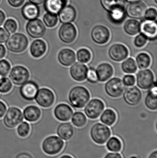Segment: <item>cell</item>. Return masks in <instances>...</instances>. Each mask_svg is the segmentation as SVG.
<instances>
[{
	"label": "cell",
	"instance_id": "cell-1",
	"mask_svg": "<svg viewBox=\"0 0 157 158\" xmlns=\"http://www.w3.org/2000/svg\"><path fill=\"white\" fill-rule=\"evenodd\" d=\"M101 5L110 14L111 19L116 23L121 22L125 17V0H100Z\"/></svg>",
	"mask_w": 157,
	"mask_h": 158
},
{
	"label": "cell",
	"instance_id": "cell-2",
	"mask_svg": "<svg viewBox=\"0 0 157 158\" xmlns=\"http://www.w3.org/2000/svg\"><path fill=\"white\" fill-rule=\"evenodd\" d=\"M90 98V94L88 90L81 85H77L72 88L68 95L70 104L75 108H83Z\"/></svg>",
	"mask_w": 157,
	"mask_h": 158
},
{
	"label": "cell",
	"instance_id": "cell-3",
	"mask_svg": "<svg viewBox=\"0 0 157 158\" xmlns=\"http://www.w3.org/2000/svg\"><path fill=\"white\" fill-rule=\"evenodd\" d=\"M6 49L14 53H20L26 51L29 45L27 37L21 33H16L6 42Z\"/></svg>",
	"mask_w": 157,
	"mask_h": 158
},
{
	"label": "cell",
	"instance_id": "cell-4",
	"mask_svg": "<svg viewBox=\"0 0 157 158\" xmlns=\"http://www.w3.org/2000/svg\"><path fill=\"white\" fill-rule=\"evenodd\" d=\"M64 142L60 137L55 135H49L43 140L41 148L47 155L54 156L58 155L64 147Z\"/></svg>",
	"mask_w": 157,
	"mask_h": 158
},
{
	"label": "cell",
	"instance_id": "cell-5",
	"mask_svg": "<svg viewBox=\"0 0 157 158\" xmlns=\"http://www.w3.org/2000/svg\"><path fill=\"white\" fill-rule=\"evenodd\" d=\"M111 135L108 127L100 123L94 124L90 130V136L93 141L98 144L106 143Z\"/></svg>",
	"mask_w": 157,
	"mask_h": 158
},
{
	"label": "cell",
	"instance_id": "cell-6",
	"mask_svg": "<svg viewBox=\"0 0 157 158\" xmlns=\"http://www.w3.org/2000/svg\"><path fill=\"white\" fill-rule=\"evenodd\" d=\"M4 115L3 123L6 127L9 129L16 128L24 120L21 110L15 107L9 108Z\"/></svg>",
	"mask_w": 157,
	"mask_h": 158
},
{
	"label": "cell",
	"instance_id": "cell-7",
	"mask_svg": "<svg viewBox=\"0 0 157 158\" xmlns=\"http://www.w3.org/2000/svg\"><path fill=\"white\" fill-rule=\"evenodd\" d=\"M126 86L121 79L114 77L107 82L105 90L108 95L113 98H117L122 95L126 89Z\"/></svg>",
	"mask_w": 157,
	"mask_h": 158
},
{
	"label": "cell",
	"instance_id": "cell-8",
	"mask_svg": "<svg viewBox=\"0 0 157 158\" xmlns=\"http://www.w3.org/2000/svg\"><path fill=\"white\" fill-rule=\"evenodd\" d=\"M86 105L84 108V113L88 118L91 119L98 118L105 108L103 101L98 98L91 99Z\"/></svg>",
	"mask_w": 157,
	"mask_h": 158
},
{
	"label": "cell",
	"instance_id": "cell-9",
	"mask_svg": "<svg viewBox=\"0 0 157 158\" xmlns=\"http://www.w3.org/2000/svg\"><path fill=\"white\" fill-rule=\"evenodd\" d=\"M155 82V76L150 69H142L136 75V83L140 89L144 90L151 89Z\"/></svg>",
	"mask_w": 157,
	"mask_h": 158
},
{
	"label": "cell",
	"instance_id": "cell-10",
	"mask_svg": "<svg viewBox=\"0 0 157 158\" xmlns=\"http://www.w3.org/2000/svg\"><path fill=\"white\" fill-rule=\"evenodd\" d=\"M9 77L14 84L20 85L28 81L30 74L27 69L25 67L18 65L12 68Z\"/></svg>",
	"mask_w": 157,
	"mask_h": 158
},
{
	"label": "cell",
	"instance_id": "cell-11",
	"mask_svg": "<svg viewBox=\"0 0 157 158\" xmlns=\"http://www.w3.org/2000/svg\"><path fill=\"white\" fill-rule=\"evenodd\" d=\"M29 36L33 39L42 38L46 32V27L41 19H35L29 20L26 26Z\"/></svg>",
	"mask_w": 157,
	"mask_h": 158
},
{
	"label": "cell",
	"instance_id": "cell-12",
	"mask_svg": "<svg viewBox=\"0 0 157 158\" xmlns=\"http://www.w3.org/2000/svg\"><path fill=\"white\" fill-rule=\"evenodd\" d=\"M59 38L62 42L71 44L77 37V30L74 25L70 23H65L61 26L58 32Z\"/></svg>",
	"mask_w": 157,
	"mask_h": 158
},
{
	"label": "cell",
	"instance_id": "cell-13",
	"mask_svg": "<svg viewBox=\"0 0 157 158\" xmlns=\"http://www.w3.org/2000/svg\"><path fill=\"white\" fill-rule=\"evenodd\" d=\"M35 99L39 106L43 108H49L53 105L55 95L50 89L42 88L38 91Z\"/></svg>",
	"mask_w": 157,
	"mask_h": 158
},
{
	"label": "cell",
	"instance_id": "cell-14",
	"mask_svg": "<svg viewBox=\"0 0 157 158\" xmlns=\"http://www.w3.org/2000/svg\"><path fill=\"white\" fill-rule=\"evenodd\" d=\"M110 36L109 30L102 25L94 27L91 32V37L93 41L100 45L107 44L109 40Z\"/></svg>",
	"mask_w": 157,
	"mask_h": 158
},
{
	"label": "cell",
	"instance_id": "cell-15",
	"mask_svg": "<svg viewBox=\"0 0 157 158\" xmlns=\"http://www.w3.org/2000/svg\"><path fill=\"white\" fill-rule=\"evenodd\" d=\"M128 48L121 44H112L108 50L110 58L115 62H120L126 59L129 56Z\"/></svg>",
	"mask_w": 157,
	"mask_h": 158
},
{
	"label": "cell",
	"instance_id": "cell-16",
	"mask_svg": "<svg viewBox=\"0 0 157 158\" xmlns=\"http://www.w3.org/2000/svg\"><path fill=\"white\" fill-rule=\"evenodd\" d=\"M38 90L37 84L34 81H29L22 85L19 88V93L23 99L30 101L35 99Z\"/></svg>",
	"mask_w": 157,
	"mask_h": 158
},
{
	"label": "cell",
	"instance_id": "cell-17",
	"mask_svg": "<svg viewBox=\"0 0 157 158\" xmlns=\"http://www.w3.org/2000/svg\"><path fill=\"white\" fill-rule=\"evenodd\" d=\"M123 98L128 105L135 106L141 102L142 93L140 89L136 86H132L126 89L123 93Z\"/></svg>",
	"mask_w": 157,
	"mask_h": 158
},
{
	"label": "cell",
	"instance_id": "cell-18",
	"mask_svg": "<svg viewBox=\"0 0 157 158\" xmlns=\"http://www.w3.org/2000/svg\"><path fill=\"white\" fill-rule=\"evenodd\" d=\"M147 10L146 5L140 1L129 4L126 8V11L130 17L139 19L145 16Z\"/></svg>",
	"mask_w": 157,
	"mask_h": 158
},
{
	"label": "cell",
	"instance_id": "cell-19",
	"mask_svg": "<svg viewBox=\"0 0 157 158\" xmlns=\"http://www.w3.org/2000/svg\"><path fill=\"white\" fill-rule=\"evenodd\" d=\"M140 31L148 40L154 41L157 39V26L153 20H144L140 24Z\"/></svg>",
	"mask_w": 157,
	"mask_h": 158
},
{
	"label": "cell",
	"instance_id": "cell-20",
	"mask_svg": "<svg viewBox=\"0 0 157 158\" xmlns=\"http://www.w3.org/2000/svg\"><path fill=\"white\" fill-rule=\"evenodd\" d=\"M88 68L85 64L76 62L72 65L70 69V74L72 78L78 82H82L86 79Z\"/></svg>",
	"mask_w": 157,
	"mask_h": 158
},
{
	"label": "cell",
	"instance_id": "cell-21",
	"mask_svg": "<svg viewBox=\"0 0 157 158\" xmlns=\"http://www.w3.org/2000/svg\"><path fill=\"white\" fill-rule=\"evenodd\" d=\"M53 113L54 117L58 120L66 122L71 119L73 114V111L69 105L62 103L55 107Z\"/></svg>",
	"mask_w": 157,
	"mask_h": 158
},
{
	"label": "cell",
	"instance_id": "cell-22",
	"mask_svg": "<svg viewBox=\"0 0 157 158\" xmlns=\"http://www.w3.org/2000/svg\"><path fill=\"white\" fill-rule=\"evenodd\" d=\"M58 60L59 63L64 66H70L76 62V55L74 51L72 49L64 48L58 53Z\"/></svg>",
	"mask_w": 157,
	"mask_h": 158
},
{
	"label": "cell",
	"instance_id": "cell-23",
	"mask_svg": "<svg viewBox=\"0 0 157 158\" xmlns=\"http://www.w3.org/2000/svg\"><path fill=\"white\" fill-rule=\"evenodd\" d=\"M99 81H107L113 76L114 69L110 64L103 63L99 65L96 69Z\"/></svg>",
	"mask_w": 157,
	"mask_h": 158
},
{
	"label": "cell",
	"instance_id": "cell-24",
	"mask_svg": "<svg viewBox=\"0 0 157 158\" xmlns=\"http://www.w3.org/2000/svg\"><path fill=\"white\" fill-rule=\"evenodd\" d=\"M47 46L43 40H36L30 44L29 51L30 54L34 58H38L43 56L47 51Z\"/></svg>",
	"mask_w": 157,
	"mask_h": 158
},
{
	"label": "cell",
	"instance_id": "cell-25",
	"mask_svg": "<svg viewBox=\"0 0 157 158\" xmlns=\"http://www.w3.org/2000/svg\"><path fill=\"white\" fill-rule=\"evenodd\" d=\"M56 133L61 139L68 141L73 136L74 128L69 123H63L57 127Z\"/></svg>",
	"mask_w": 157,
	"mask_h": 158
},
{
	"label": "cell",
	"instance_id": "cell-26",
	"mask_svg": "<svg viewBox=\"0 0 157 158\" xmlns=\"http://www.w3.org/2000/svg\"><path fill=\"white\" fill-rule=\"evenodd\" d=\"M41 111L38 107L36 106H29L23 111V116L26 121L29 123H35L41 118Z\"/></svg>",
	"mask_w": 157,
	"mask_h": 158
},
{
	"label": "cell",
	"instance_id": "cell-27",
	"mask_svg": "<svg viewBox=\"0 0 157 158\" xmlns=\"http://www.w3.org/2000/svg\"><path fill=\"white\" fill-rule=\"evenodd\" d=\"M67 2L68 0H45L44 7L48 13L57 15Z\"/></svg>",
	"mask_w": 157,
	"mask_h": 158
},
{
	"label": "cell",
	"instance_id": "cell-28",
	"mask_svg": "<svg viewBox=\"0 0 157 158\" xmlns=\"http://www.w3.org/2000/svg\"><path fill=\"white\" fill-rule=\"evenodd\" d=\"M40 9L37 5L31 2L25 4L22 8L23 16L27 20L37 19L39 15Z\"/></svg>",
	"mask_w": 157,
	"mask_h": 158
},
{
	"label": "cell",
	"instance_id": "cell-29",
	"mask_svg": "<svg viewBox=\"0 0 157 158\" xmlns=\"http://www.w3.org/2000/svg\"><path fill=\"white\" fill-rule=\"evenodd\" d=\"M76 15L74 7L71 6H65L59 13L60 21L64 24L73 22L75 19Z\"/></svg>",
	"mask_w": 157,
	"mask_h": 158
},
{
	"label": "cell",
	"instance_id": "cell-30",
	"mask_svg": "<svg viewBox=\"0 0 157 158\" xmlns=\"http://www.w3.org/2000/svg\"><path fill=\"white\" fill-rule=\"evenodd\" d=\"M156 86L152 87V89L147 95L145 99V104L150 110H155L157 109Z\"/></svg>",
	"mask_w": 157,
	"mask_h": 158
},
{
	"label": "cell",
	"instance_id": "cell-31",
	"mask_svg": "<svg viewBox=\"0 0 157 158\" xmlns=\"http://www.w3.org/2000/svg\"><path fill=\"white\" fill-rule=\"evenodd\" d=\"M117 118V114L114 110L111 109H107L101 114L100 120L105 125L110 126L115 123Z\"/></svg>",
	"mask_w": 157,
	"mask_h": 158
},
{
	"label": "cell",
	"instance_id": "cell-32",
	"mask_svg": "<svg viewBox=\"0 0 157 158\" xmlns=\"http://www.w3.org/2000/svg\"><path fill=\"white\" fill-rule=\"evenodd\" d=\"M124 30L128 35H136L140 31V22L135 19H129L124 24Z\"/></svg>",
	"mask_w": 157,
	"mask_h": 158
},
{
	"label": "cell",
	"instance_id": "cell-33",
	"mask_svg": "<svg viewBox=\"0 0 157 158\" xmlns=\"http://www.w3.org/2000/svg\"><path fill=\"white\" fill-rule=\"evenodd\" d=\"M136 64L139 69H146L150 66L151 63V58L150 56L145 52L139 53L136 56Z\"/></svg>",
	"mask_w": 157,
	"mask_h": 158
},
{
	"label": "cell",
	"instance_id": "cell-34",
	"mask_svg": "<svg viewBox=\"0 0 157 158\" xmlns=\"http://www.w3.org/2000/svg\"><path fill=\"white\" fill-rule=\"evenodd\" d=\"M121 68L123 72L127 74H135L137 70L136 62L131 57L124 60L122 64Z\"/></svg>",
	"mask_w": 157,
	"mask_h": 158
},
{
	"label": "cell",
	"instance_id": "cell-35",
	"mask_svg": "<svg viewBox=\"0 0 157 158\" xmlns=\"http://www.w3.org/2000/svg\"><path fill=\"white\" fill-rule=\"evenodd\" d=\"M106 147L111 152H119L121 150L122 144L120 139L116 137H112L107 141Z\"/></svg>",
	"mask_w": 157,
	"mask_h": 158
},
{
	"label": "cell",
	"instance_id": "cell-36",
	"mask_svg": "<svg viewBox=\"0 0 157 158\" xmlns=\"http://www.w3.org/2000/svg\"><path fill=\"white\" fill-rule=\"evenodd\" d=\"M87 121L86 116L80 111L76 112L72 116V122L77 127H82L86 125Z\"/></svg>",
	"mask_w": 157,
	"mask_h": 158
},
{
	"label": "cell",
	"instance_id": "cell-37",
	"mask_svg": "<svg viewBox=\"0 0 157 158\" xmlns=\"http://www.w3.org/2000/svg\"><path fill=\"white\" fill-rule=\"evenodd\" d=\"M77 58L78 62L83 64H87L91 59V53L86 48H81L77 52Z\"/></svg>",
	"mask_w": 157,
	"mask_h": 158
},
{
	"label": "cell",
	"instance_id": "cell-38",
	"mask_svg": "<svg viewBox=\"0 0 157 158\" xmlns=\"http://www.w3.org/2000/svg\"><path fill=\"white\" fill-rule=\"evenodd\" d=\"M16 128L18 135L23 138L26 137L30 132V124L26 121L22 122Z\"/></svg>",
	"mask_w": 157,
	"mask_h": 158
},
{
	"label": "cell",
	"instance_id": "cell-39",
	"mask_svg": "<svg viewBox=\"0 0 157 158\" xmlns=\"http://www.w3.org/2000/svg\"><path fill=\"white\" fill-rule=\"evenodd\" d=\"M43 20L47 27L53 28L55 27L58 23V17L55 14L47 13L43 16Z\"/></svg>",
	"mask_w": 157,
	"mask_h": 158
},
{
	"label": "cell",
	"instance_id": "cell-40",
	"mask_svg": "<svg viewBox=\"0 0 157 158\" xmlns=\"http://www.w3.org/2000/svg\"><path fill=\"white\" fill-rule=\"evenodd\" d=\"M13 84L8 78L2 77L0 79V93L6 94L11 91Z\"/></svg>",
	"mask_w": 157,
	"mask_h": 158
},
{
	"label": "cell",
	"instance_id": "cell-41",
	"mask_svg": "<svg viewBox=\"0 0 157 158\" xmlns=\"http://www.w3.org/2000/svg\"><path fill=\"white\" fill-rule=\"evenodd\" d=\"M10 63L5 59L0 60V76L5 77L8 75L11 69Z\"/></svg>",
	"mask_w": 157,
	"mask_h": 158
},
{
	"label": "cell",
	"instance_id": "cell-42",
	"mask_svg": "<svg viewBox=\"0 0 157 158\" xmlns=\"http://www.w3.org/2000/svg\"><path fill=\"white\" fill-rule=\"evenodd\" d=\"M4 27L9 33H13L16 31L18 29V24L16 21L13 19H9L6 21Z\"/></svg>",
	"mask_w": 157,
	"mask_h": 158
},
{
	"label": "cell",
	"instance_id": "cell-43",
	"mask_svg": "<svg viewBox=\"0 0 157 158\" xmlns=\"http://www.w3.org/2000/svg\"><path fill=\"white\" fill-rule=\"evenodd\" d=\"M147 39L143 34H139L136 36L134 40V44L137 48H142L146 44Z\"/></svg>",
	"mask_w": 157,
	"mask_h": 158
},
{
	"label": "cell",
	"instance_id": "cell-44",
	"mask_svg": "<svg viewBox=\"0 0 157 158\" xmlns=\"http://www.w3.org/2000/svg\"><path fill=\"white\" fill-rule=\"evenodd\" d=\"M86 79L88 81L92 84L96 83L98 82L96 72L95 69L92 67L88 69Z\"/></svg>",
	"mask_w": 157,
	"mask_h": 158
},
{
	"label": "cell",
	"instance_id": "cell-45",
	"mask_svg": "<svg viewBox=\"0 0 157 158\" xmlns=\"http://www.w3.org/2000/svg\"><path fill=\"white\" fill-rule=\"evenodd\" d=\"M123 82L126 86H133L135 84L136 79L134 76L132 75H126L123 77Z\"/></svg>",
	"mask_w": 157,
	"mask_h": 158
},
{
	"label": "cell",
	"instance_id": "cell-46",
	"mask_svg": "<svg viewBox=\"0 0 157 158\" xmlns=\"http://www.w3.org/2000/svg\"><path fill=\"white\" fill-rule=\"evenodd\" d=\"M157 15L156 10L155 8H150L147 10L144 17L147 20L154 21L156 19Z\"/></svg>",
	"mask_w": 157,
	"mask_h": 158
},
{
	"label": "cell",
	"instance_id": "cell-47",
	"mask_svg": "<svg viewBox=\"0 0 157 158\" xmlns=\"http://www.w3.org/2000/svg\"><path fill=\"white\" fill-rule=\"evenodd\" d=\"M10 33L3 28L0 27V43L6 42L10 37Z\"/></svg>",
	"mask_w": 157,
	"mask_h": 158
},
{
	"label": "cell",
	"instance_id": "cell-48",
	"mask_svg": "<svg viewBox=\"0 0 157 158\" xmlns=\"http://www.w3.org/2000/svg\"><path fill=\"white\" fill-rule=\"evenodd\" d=\"M10 5L13 7H18L24 3L25 0H7Z\"/></svg>",
	"mask_w": 157,
	"mask_h": 158
},
{
	"label": "cell",
	"instance_id": "cell-49",
	"mask_svg": "<svg viewBox=\"0 0 157 158\" xmlns=\"http://www.w3.org/2000/svg\"><path fill=\"white\" fill-rule=\"evenodd\" d=\"M14 158H34L33 156L29 152H21L18 153Z\"/></svg>",
	"mask_w": 157,
	"mask_h": 158
},
{
	"label": "cell",
	"instance_id": "cell-50",
	"mask_svg": "<svg viewBox=\"0 0 157 158\" xmlns=\"http://www.w3.org/2000/svg\"><path fill=\"white\" fill-rule=\"evenodd\" d=\"M6 110L7 108L5 104L2 101H0V119L2 118L4 116L6 112Z\"/></svg>",
	"mask_w": 157,
	"mask_h": 158
},
{
	"label": "cell",
	"instance_id": "cell-51",
	"mask_svg": "<svg viewBox=\"0 0 157 158\" xmlns=\"http://www.w3.org/2000/svg\"><path fill=\"white\" fill-rule=\"evenodd\" d=\"M104 158H122L121 155L117 152H112L107 154Z\"/></svg>",
	"mask_w": 157,
	"mask_h": 158
},
{
	"label": "cell",
	"instance_id": "cell-52",
	"mask_svg": "<svg viewBox=\"0 0 157 158\" xmlns=\"http://www.w3.org/2000/svg\"><path fill=\"white\" fill-rule=\"evenodd\" d=\"M6 54V49L4 45L0 44V59H2Z\"/></svg>",
	"mask_w": 157,
	"mask_h": 158
},
{
	"label": "cell",
	"instance_id": "cell-53",
	"mask_svg": "<svg viewBox=\"0 0 157 158\" xmlns=\"http://www.w3.org/2000/svg\"><path fill=\"white\" fill-rule=\"evenodd\" d=\"M6 19V15L3 11L0 10V26H2Z\"/></svg>",
	"mask_w": 157,
	"mask_h": 158
},
{
	"label": "cell",
	"instance_id": "cell-54",
	"mask_svg": "<svg viewBox=\"0 0 157 158\" xmlns=\"http://www.w3.org/2000/svg\"><path fill=\"white\" fill-rule=\"evenodd\" d=\"M30 2L36 5H40L45 2V0H29Z\"/></svg>",
	"mask_w": 157,
	"mask_h": 158
},
{
	"label": "cell",
	"instance_id": "cell-55",
	"mask_svg": "<svg viewBox=\"0 0 157 158\" xmlns=\"http://www.w3.org/2000/svg\"><path fill=\"white\" fill-rule=\"evenodd\" d=\"M148 158H157V151H155L152 152Z\"/></svg>",
	"mask_w": 157,
	"mask_h": 158
},
{
	"label": "cell",
	"instance_id": "cell-56",
	"mask_svg": "<svg viewBox=\"0 0 157 158\" xmlns=\"http://www.w3.org/2000/svg\"><path fill=\"white\" fill-rule=\"evenodd\" d=\"M59 158H73L71 156H68V155H64V156H62L61 157Z\"/></svg>",
	"mask_w": 157,
	"mask_h": 158
},
{
	"label": "cell",
	"instance_id": "cell-57",
	"mask_svg": "<svg viewBox=\"0 0 157 158\" xmlns=\"http://www.w3.org/2000/svg\"><path fill=\"white\" fill-rule=\"evenodd\" d=\"M126 1L129 2H140L142 0H126Z\"/></svg>",
	"mask_w": 157,
	"mask_h": 158
},
{
	"label": "cell",
	"instance_id": "cell-58",
	"mask_svg": "<svg viewBox=\"0 0 157 158\" xmlns=\"http://www.w3.org/2000/svg\"><path fill=\"white\" fill-rule=\"evenodd\" d=\"M155 1L156 2H157V0H155Z\"/></svg>",
	"mask_w": 157,
	"mask_h": 158
},
{
	"label": "cell",
	"instance_id": "cell-59",
	"mask_svg": "<svg viewBox=\"0 0 157 158\" xmlns=\"http://www.w3.org/2000/svg\"><path fill=\"white\" fill-rule=\"evenodd\" d=\"M2 77H1V76H0V79H1V78H2Z\"/></svg>",
	"mask_w": 157,
	"mask_h": 158
},
{
	"label": "cell",
	"instance_id": "cell-60",
	"mask_svg": "<svg viewBox=\"0 0 157 158\" xmlns=\"http://www.w3.org/2000/svg\"><path fill=\"white\" fill-rule=\"evenodd\" d=\"M1 0H0V2H1Z\"/></svg>",
	"mask_w": 157,
	"mask_h": 158
}]
</instances>
